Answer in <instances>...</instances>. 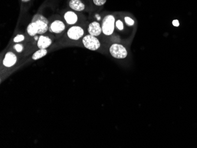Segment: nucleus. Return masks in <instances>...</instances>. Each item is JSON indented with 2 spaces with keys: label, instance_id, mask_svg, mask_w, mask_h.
I'll use <instances>...</instances> for the list:
<instances>
[{
  "label": "nucleus",
  "instance_id": "f257e3e1",
  "mask_svg": "<svg viewBox=\"0 0 197 148\" xmlns=\"http://www.w3.org/2000/svg\"><path fill=\"white\" fill-rule=\"evenodd\" d=\"M115 18L111 14L106 15L101 23V29L103 33L106 36H111L115 30Z\"/></svg>",
  "mask_w": 197,
  "mask_h": 148
},
{
  "label": "nucleus",
  "instance_id": "f03ea898",
  "mask_svg": "<svg viewBox=\"0 0 197 148\" xmlns=\"http://www.w3.org/2000/svg\"><path fill=\"white\" fill-rule=\"evenodd\" d=\"M109 52L111 56L117 59H125L127 56V48L120 44H113L109 48Z\"/></svg>",
  "mask_w": 197,
  "mask_h": 148
},
{
  "label": "nucleus",
  "instance_id": "7ed1b4c3",
  "mask_svg": "<svg viewBox=\"0 0 197 148\" xmlns=\"http://www.w3.org/2000/svg\"><path fill=\"white\" fill-rule=\"evenodd\" d=\"M83 44L87 49L91 51H96L101 47V43L95 36L88 34L85 36L82 39Z\"/></svg>",
  "mask_w": 197,
  "mask_h": 148
},
{
  "label": "nucleus",
  "instance_id": "20e7f679",
  "mask_svg": "<svg viewBox=\"0 0 197 148\" xmlns=\"http://www.w3.org/2000/svg\"><path fill=\"white\" fill-rule=\"evenodd\" d=\"M31 22H34L37 24L39 28V34H44L49 29L48 20L43 15L36 14L33 17Z\"/></svg>",
  "mask_w": 197,
  "mask_h": 148
},
{
  "label": "nucleus",
  "instance_id": "39448f33",
  "mask_svg": "<svg viewBox=\"0 0 197 148\" xmlns=\"http://www.w3.org/2000/svg\"><path fill=\"white\" fill-rule=\"evenodd\" d=\"M68 37L73 40H78L84 35V30L80 26H73L67 33Z\"/></svg>",
  "mask_w": 197,
  "mask_h": 148
},
{
  "label": "nucleus",
  "instance_id": "423d86ee",
  "mask_svg": "<svg viewBox=\"0 0 197 148\" xmlns=\"http://www.w3.org/2000/svg\"><path fill=\"white\" fill-rule=\"evenodd\" d=\"M17 61V57L13 52H8L5 54L3 64L6 67H11L15 64Z\"/></svg>",
  "mask_w": 197,
  "mask_h": 148
},
{
  "label": "nucleus",
  "instance_id": "0eeeda50",
  "mask_svg": "<svg viewBox=\"0 0 197 148\" xmlns=\"http://www.w3.org/2000/svg\"><path fill=\"white\" fill-rule=\"evenodd\" d=\"M87 30L89 34H91V36H95V37L101 35L102 32L101 26L97 21H93L91 23H90V24L88 27Z\"/></svg>",
  "mask_w": 197,
  "mask_h": 148
},
{
  "label": "nucleus",
  "instance_id": "6e6552de",
  "mask_svg": "<svg viewBox=\"0 0 197 148\" xmlns=\"http://www.w3.org/2000/svg\"><path fill=\"white\" fill-rule=\"evenodd\" d=\"M66 26L65 23L60 20L54 21L50 27V31L54 33H61L65 30Z\"/></svg>",
  "mask_w": 197,
  "mask_h": 148
},
{
  "label": "nucleus",
  "instance_id": "1a4fd4ad",
  "mask_svg": "<svg viewBox=\"0 0 197 148\" xmlns=\"http://www.w3.org/2000/svg\"><path fill=\"white\" fill-rule=\"evenodd\" d=\"M51 43L52 41L49 37L41 35L38 40L37 46L39 49H46L50 46Z\"/></svg>",
  "mask_w": 197,
  "mask_h": 148
},
{
  "label": "nucleus",
  "instance_id": "9d476101",
  "mask_svg": "<svg viewBox=\"0 0 197 148\" xmlns=\"http://www.w3.org/2000/svg\"><path fill=\"white\" fill-rule=\"evenodd\" d=\"M64 18L66 21V23L69 25L75 24L78 20L77 15L73 11H67L64 14Z\"/></svg>",
  "mask_w": 197,
  "mask_h": 148
},
{
  "label": "nucleus",
  "instance_id": "9b49d317",
  "mask_svg": "<svg viewBox=\"0 0 197 148\" xmlns=\"http://www.w3.org/2000/svg\"><path fill=\"white\" fill-rule=\"evenodd\" d=\"M69 6L72 10L77 11H81L85 9V5L80 0H71Z\"/></svg>",
  "mask_w": 197,
  "mask_h": 148
},
{
  "label": "nucleus",
  "instance_id": "f8f14e48",
  "mask_svg": "<svg viewBox=\"0 0 197 148\" xmlns=\"http://www.w3.org/2000/svg\"><path fill=\"white\" fill-rule=\"evenodd\" d=\"M27 31L30 36H35L39 33V28L35 23L31 22L27 27Z\"/></svg>",
  "mask_w": 197,
  "mask_h": 148
},
{
  "label": "nucleus",
  "instance_id": "ddd939ff",
  "mask_svg": "<svg viewBox=\"0 0 197 148\" xmlns=\"http://www.w3.org/2000/svg\"><path fill=\"white\" fill-rule=\"evenodd\" d=\"M47 54V49H39L33 54L32 56V59L34 60H37L45 56Z\"/></svg>",
  "mask_w": 197,
  "mask_h": 148
},
{
  "label": "nucleus",
  "instance_id": "4468645a",
  "mask_svg": "<svg viewBox=\"0 0 197 148\" xmlns=\"http://www.w3.org/2000/svg\"><path fill=\"white\" fill-rule=\"evenodd\" d=\"M24 40V36L23 34H18L14 38V43H20L23 41Z\"/></svg>",
  "mask_w": 197,
  "mask_h": 148
},
{
  "label": "nucleus",
  "instance_id": "2eb2a0df",
  "mask_svg": "<svg viewBox=\"0 0 197 148\" xmlns=\"http://www.w3.org/2000/svg\"><path fill=\"white\" fill-rule=\"evenodd\" d=\"M125 23H127L128 26H132L134 25L135 21H133V19H132L131 18H130L129 17H125Z\"/></svg>",
  "mask_w": 197,
  "mask_h": 148
},
{
  "label": "nucleus",
  "instance_id": "dca6fc26",
  "mask_svg": "<svg viewBox=\"0 0 197 148\" xmlns=\"http://www.w3.org/2000/svg\"><path fill=\"white\" fill-rule=\"evenodd\" d=\"M14 48L15 49V51L17 52L21 53L23 50L24 47H23V46L21 44H16L15 46H14Z\"/></svg>",
  "mask_w": 197,
  "mask_h": 148
},
{
  "label": "nucleus",
  "instance_id": "f3484780",
  "mask_svg": "<svg viewBox=\"0 0 197 148\" xmlns=\"http://www.w3.org/2000/svg\"><path fill=\"white\" fill-rule=\"evenodd\" d=\"M93 3L97 6H101L104 5L106 3L107 0H93Z\"/></svg>",
  "mask_w": 197,
  "mask_h": 148
},
{
  "label": "nucleus",
  "instance_id": "a211bd4d",
  "mask_svg": "<svg viewBox=\"0 0 197 148\" xmlns=\"http://www.w3.org/2000/svg\"><path fill=\"white\" fill-rule=\"evenodd\" d=\"M115 25H116V27L119 30H122L123 29V23L122 21L121 20H117L115 23Z\"/></svg>",
  "mask_w": 197,
  "mask_h": 148
},
{
  "label": "nucleus",
  "instance_id": "6ab92c4d",
  "mask_svg": "<svg viewBox=\"0 0 197 148\" xmlns=\"http://www.w3.org/2000/svg\"><path fill=\"white\" fill-rule=\"evenodd\" d=\"M172 24L175 27H178V26H179V23L178 20H175L172 21Z\"/></svg>",
  "mask_w": 197,
  "mask_h": 148
},
{
  "label": "nucleus",
  "instance_id": "aec40b11",
  "mask_svg": "<svg viewBox=\"0 0 197 148\" xmlns=\"http://www.w3.org/2000/svg\"><path fill=\"white\" fill-rule=\"evenodd\" d=\"M22 2H24V3H27L28 1H29L30 0H21Z\"/></svg>",
  "mask_w": 197,
  "mask_h": 148
}]
</instances>
